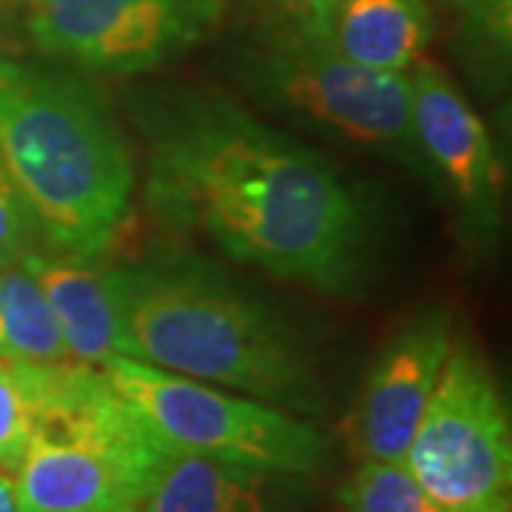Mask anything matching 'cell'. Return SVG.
Returning <instances> with one entry per match:
<instances>
[{"label": "cell", "mask_w": 512, "mask_h": 512, "mask_svg": "<svg viewBox=\"0 0 512 512\" xmlns=\"http://www.w3.org/2000/svg\"><path fill=\"white\" fill-rule=\"evenodd\" d=\"M128 111L146 143V200L157 220L313 291H362L370 211L325 154L214 89L131 92Z\"/></svg>", "instance_id": "cell-1"}, {"label": "cell", "mask_w": 512, "mask_h": 512, "mask_svg": "<svg viewBox=\"0 0 512 512\" xmlns=\"http://www.w3.org/2000/svg\"><path fill=\"white\" fill-rule=\"evenodd\" d=\"M0 160L55 254L92 259L131 211L134 154L83 74L0 55Z\"/></svg>", "instance_id": "cell-2"}, {"label": "cell", "mask_w": 512, "mask_h": 512, "mask_svg": "<svg viewBox=\"0 0 512 512\" xmlns=\"http://www.w3.org/2000/svg\"><path fill=\"white\" fill-rule=\"evenodd\" d=\"M123 353L288 413L322 410L313 367L282 319L202 265L148 262L109 271Z\"/></svg>", "instance_id": "cell-3"}, {"label": "cell", "mask_w": 512, "mask_h": 512, "mask_svg": "<svg viewBox=\"0 0 512 512\" xmlns=\"http://www.w3.org/2000/svg\"><path fill=\"white\" fill-rule=\"evenodd\" d=\"M171 456L100 367L37 362L35 427L15 467L23 512H140Z\"/></svg>", "instance_id": "cell-4"}, {"label": "cell", "mask_w": 512, "mask_h": 512, "mask_svg": "<svg viewBox=\"0 0 512 512\" xmlns=\"http://www.w3.org/2000/svg\"><path fill=\"white\" fill-rule=\"evenodd\" d=\"M100 370L174 453L288 476L328 467V436L282 407L120 353Z\"/></svg>", "instance_id": "cell-5"}, {"label": "cell", "mask_w": 512, "mask_h": 512, "mask_svg": "<svg viewBox=\"0 0 512 512\" xmlns=\"http://www.w3.org/2000/svg\"><path fill=\"white\" fill-rule=\"evenodd\" d=\"M237 77L262 106L433 177L413 128L410 74L367 69L296 32L245 55Z\"/></svg>", "instance_id": "cell-6"}, {"label": "cell", "mask_w": 512, "mask_h": 512, "mask_svg": "<svg viewBox=\"0 0 512 512\" xmlns=\"http://www.w3.org/2000/svg\"><path fill=\"white\" fill-rule=\"evenodd\" d=\"M407 467L444 512L510 504V419L493 373L476 350L453 342L410 441Z\"/></svg>", "instance_id": "cell-7"}, {"label": "cell", "mask_w": 512, "mask_h": 512, "mask_svg": "<svg viewBox=\"0 0 512 512\" xmlns=\"http://www.w3.org/2000/svg\"><path fill=\"white\" fill-rule=\"evenodd\" d=\"M222 0H26L37 52L83 72L140 74L191 49Z\"/></svg>", "instance_id": "cell-8"}, {"label": "cell", "mask_w": 512, "mask_h": 512, "mask_svg": "<svg viewBox=\"0 0 512 512\" xmlns=\"http://www.w3.org/2000/svg\"><path fill=\"white\" fill-rule=\"evenodd\" d=\"M450 348L453 328L444 311L419 313L387 339L367 370L345 424L356 461L407 464L410 441Z\"/></svg>", "instance_id": "cell-9"}, {"label": "cell", "mask_w": 512, "mask_h": 512, "mask_svg": "<svg viewBox=\"0 0 512 512\" xmlns=\"http://www.w3.org/2000/svg\"><path fill=\"white\" fill-rule=\"evenodd\" d=\"M407 74L413 128L433 180L450 188L473 237H493L501 222L504 171L490 131L439 63L419 60Z\"/></svg>", "instance_id": "cell-10"}, {"label": "cell", "mask_w": 512, "mask_h": 512, "mask_svg": "<svg viewBox=\"0 0 512 512\" xmlns=\"http://www.w3.org/2000/svg\"><path fill=\"white\" fill-rule=\"evenodd\" d=\"M18 265L46 296L72 362L103 367L123 353V322L109 271H97L89 259L40 251L26 254Z\"/></svg>", "instance_id": "cell-11"}, {"label": "cell", "mask_w": 512, "mask_h": 512, "mask_svg": "<svg viewBox=\"0 0 512 512\" xmlns=\"http://www.w3.org/2000/svg\"><path fill=\"white\" fill-rule=\"evenodd\" d=\"M299 478L174 453L140 512H293Z\"/></svg>", "instance_id": "cell-12"}, {"label": "cell", "mask_w": 512, "mask_h": 512, "mask_svg": "<svg viewBox=\"0 0 512 512\" xmlns=\"http://www.w3.org/2000/svg\"><path fill=\"white\" fill-rule=\"evenodd\" d=\"M433 23L424 0H339L330 46L359 66L407 74L424 55Z\"/></svg>", "instance_id": "cell-13"}, {"label": "cell", "mask_w": 512, "mask_h": 512, "mask_svg": "<svg viewBox=\"0 0 512 512\" xmlns=\"http://www.w3.org/2000/svg\"><path fill=\"white\" fill-rule=\"evenodd\" d=\"M0 359L69 362L55 313L20 265L0 268Z\"/></svg>", "instance_id": "cell-14"}, {"label": "cell", "mask_w": 512, "mask_h": 512, "mask_svg": "<svg viewBox=\"0 0 512 512\" xmlns=\"http://www.w3.org/2000/svg\"><path fill=\"white\" fill-rule=\"evenodd\" d=\"M339 504L345 512H444L399 461H359Z\"/></svg>", "instance_id": "cell-15"}, {"label": "cell", "mask_w": 512, "mask_h": 512, "mask_svg": "<svg viewBox=\"0 0 512 512\" xmlns=\"http://www.w3.org/2000/svg\"><path fill=\"white\" fill-rule=\"evenodd\" d=\"M37 407V362L0 359V464L15 470L32 439Z\"/></svg>", "instance_id": "cell-16"}, {"label": "cell", "mask_w": 512, "mask_h": 512, "mask_svg": "<svg viewBox=\"0 0 512 512\" xmlns=\"http://www.w3.org/2000/svg\"><path fill=\"white\" fill-rule=\"evenodd\" d=\"M37 242L40 231L35 217L0 160V268L18 265L23 256L37 251Z\"/></svg>", "instance_id": "cell-17"}, {"label": "cell", "mask_w": 512, "mask_h": 512, "mask_svg": "<svg viewBox=\"0 0 512 512\" xmlns=\"http://www.w3.org/2000/svg\"><path fill=\"white\" fill-rule=\"evenodd\" d=\"M478 26H493L495 32H510V0H450Z\"/></svg>", "instance_id": "cell-18"}, {"label": "cell", "mask_w": 512, "mask_h": 512, "mask_svg": "<svg viewBox=\"0 0 512 512\" xmlns=\"http://www.w3.org/2000/svg\"><path fill=\"white\" fill-rule=\"evenodd\" d=\"M339 0H305V12L299 20V32L313 40H330L333 18H336Z\"/></svg>", "instance_id": "cell-19"}, {"label": "cell", "mask_w": 512, "mask_h": 512, "mask_svg": "<svg viewBox=\"0 0 512 512\" xmlns=\"http://www.w3.org/2000/svg\"><path fill=\"white\" fill-rule=\"evenodd\" d=\"M0 512H23L12 476H0Z\"/></svg>", "instance_id": "cell-20"}, {"label": "cell", "mask_w": 512, "mask_h": 512, "mask_svg": "<svg viewBox=\"0 0 512 512\" xmlns=\"http://www.w3.org/2000/svg\"><path fill=\"white\" fill-rule=\"evenodd\" d=\"M279 9H285L288 15H293L296 20H302V12H305V0H274Z\"/></svg>", "instance_id": "cell-21"}, {"label": "cell", "mask_w": 512, "mask_h": 512, "mask_svg": "<svg viewBox=\"0 0 512 512\" xmlns=\"http://www.w3.org/2000/svg\"><path fill=\"white\" fill-rule=\"evenodd\" d=\"M484 512H510V504H501V507H493V510H484Z\"/></svg>", "instance_id": "cell-22"}]
</instances>
